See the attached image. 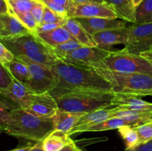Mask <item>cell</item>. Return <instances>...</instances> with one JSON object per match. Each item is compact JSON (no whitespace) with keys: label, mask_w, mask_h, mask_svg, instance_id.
Instances as JSON below:
<instances>
[{"label":"cell","mask_w":152,"mask_h":151,"mask_svg":"<svg viewBox=\"0 0 152 151\" xmlns=\"http://www.w3.org/2000/svg\"><path fill=\"white\" fill-rule=\"evenodd\" d=\"M68 19V16L59 14V13L51 10L46 6L45 7L42 23H61L65 25Z\"/></svg>","instance_id":"obj_32"},{"label":"cell","mask_w":152,"mask_h":151,"mask_svg":"<svg viewBox=\"0 0 152 151\" xmlns=\"http://www.w3.org/2000/svg\"><path fill=\"white\" fill-rule=\"evenodd\" d=\"M143 1H144V0H132V2H133L134 7L135 8H137V7L138 6H139L140 4L141 3H142Z\"/></svg>","instance_id":"obj_46"},{"label":"cell","mask_w":152,"mask_h":151,"mask_svg":"<svg viewBox=\"0 0 152 151\" xmlns=\"http://www.w3.org/2000/svg\"><path fill=\"white\" fill-rule=\"evenodd\" d=\"M0 41L15 56L21 55L29 57L31 54L37 52L54 54L51 47L43 42L36 34L32 33L13 39Z\"/></svg>","instance_id":"obj_7"},{"label":"cell","mask_w":152,"mask_h":151,"mask_svg":"<svg viewBox=\"0 0 152 151\" xmlns=\"http://www.w3.org/2000/svg\"><path fill=\"white\" fill-rule=\"evenodd\" d=\"M112 117H118L122 118L127 121L129 125L135 127L151 121L152 110L119 109L117 107H114Z\"/></svg>","instance_id":"obj_16"},{"label":"cell","mask_w":152,"mask_h":151,"mask_svg":"<svg viewBox=\"0 0 152 151\" xmlns=\"http://www.w3.org/2000/svg\"><path fill=\"white\" fill-rule=\"evenodd\" d=\"M8 13L15 16L32 33H36V30L38 26V24L31 12H23V13L8 12Z\"/></svg>","instance_id":"obj_29"},{"label":"cell","mask_w":152,"mask_h":151,"mask_svg":"<svg viewBox=\"0 0 152 151\" xmlns=\"http://www.w3.org/2000/svg\"><path fill=\"white\" fill-rule=\"evenodd\" d=\"M75 3H80V4H85V3H88V4H103V0H72Z\"/></svg>","instance_id":"obj_42"},{"label":"cell","mask_w":152,"mask_h":151,"mask_svg":"<svg viewBox=\"0 0 152 151\" xmlns=\"http://www.w3.org/2000/svg\"><path fill=\"white\" fill-rule=\"evenodd\" d=\"M59 151H83V150H81L80 148H79L78 147L76 144L75 142L74 141H71L70 143H68V144L65 145L62 149H61Z\"/></svg>","instance_id":"obj_40"},{"label":"cell","mask_w":152,"mask_h":151,"mask_svg":"<svg viewBox=\"0 0 152 151\" xmlns=\"http://www.w3.org/2000/svg\"><path fill=\"white\" fill-rule=\"evenodd\" d=\"M11 77L5 67L0 62V95L2 94L10 86Z\"/></svg>","instance_id":"obj_33"},{"label":"cell","mask_w":152,"mask_h":151,"mask_svg":"<svg viewBox=\"0 0 152 151\" xmlns=\"http://www.w3.org/2000/svg\"><path fill=\"white\" fill-rule=\"evenodd\" d=\"M126 125H129V123L126 121L118 118V117H112V118H108L105 121L91 126L74 127L68 134V136H71V135L78 133H84V132H99L105 131V130H116V129L118 130L120 127Z\"/></svg>","instance_id":"obj_21"},{"label":"cell","mask_w":152,"mask_h":151,"mask_svg":"<svg viewBox=\"0 0 152 151\" xmlns=\"http://www.w3.org/2000/svg\"><path fill=\"white\" fill-rule=\"evenodd\" d=\"M15 59V56L0 41V62L3 65L10 63Z\"/></svg>","instance_id":"obj_36"},{"label":"cell","mask_w":152,"mask_h":151,"mask_svg":"<svg viewBox=\"0 0 152 151\" xmlns=\"http://www.w3.org/2000/svg\"><path fill=\"white\" fill-rule=\"evenodd\" d=\"M125 151H152V140L143 144H139L131 148H126Z\"/></svg>","instance_id":"obj_39"},{"label":"cell","mask_w":152,"mask_h":151,"mask_svg":"<svg viewBox=\"0 0 152 151\" xmlns=\"http://www.w3.org/2000/svg\"><path fill=\"white\" fill-rule=\"evenodd\" d=\"M25 63L29 69L31 81L29 88L35 93L50 92L57 86L58 81L51 68L37 63L25 56H15Z\"/></svg>","instance_id":"obj_6"},{"label":"cell","mask_w":152,"mask_h":151,"mask_svg":"<svg viewBox=\"0 0 152 151\" xmlns=\"http://www.w3.org/2000/svg\"><path fill=\"white\" fill-rule=\"evenodd\" d=\"M31 1H41V0H31Z\"/></svg>","instance_id":"obj_47"},{"label":"cell","mask_w":152,"mask_h":151,"mask_svg":"<svg viewBox=\"0 0 152 151\" xmlns=\"http://www.w3.org/2000/svg\"><path fill=\"white\" fill-rule=\"evenodd\" d=\"M63 27L66 28L71 36L84 47H97L93 36L74 18H68Z\"/></svg>","instance_id":"obj_20"},{"label":"cell","mask_w":152,"mask_h":151,"mask_svg":"<svg viewBox=\"0 0 152 151\" xmlns=\"http://www.w3.org/2000/svg\"><path fill=\"white\" fill-rule=\"evenodd\" d=\"M45 5L42 3V1H39L36 4V5L31 10V13H32L33 16L35 20L37 21L38 25H41L43 22V17H44V11Z\"/></svg>","instance_id":"obj_35"},{"label":"cell","mask_w":152,"mask_h":151,"mask_svg":"<svg viewBox=\"0 0 152 151\" xmlns=\"http://www.w3.org/2000/svg\"><path fill=\"white\" fill-rule=\"evenodd\" d=\"M118 132L125 141L126 148H131L140 144L139 135L135 127L130 125L123 126L118 129Z\"/></svg>","instance_id":"obj_27"},{"label":"cell","mask_w":152,"mask_h":151,"mask_svg":"<svg viewBox=\"0 0 152 151\" xmlns=\"http://www.w3.org/2000/svg\"><path fill=\"white\" fill-rule=\"evenodd\" d=\"M102 62L107 68L117 72L152 76V66L146 59L140 55L122 50L111 51Z\"/></svg>","instance_id":"obj_5"},{"label":"cell","mask_w":152,"mask_h":151,"mask_svg":"<svg viewBox=\"0 0 152 151\" xmlns=\"http://www.w3.org/2000/svg\"><path fill=\"white\" fill-rule=\"evenodd\" d=\"M121 50L137 55L152 50V22L129 27L128 41Z\"/></svg>","instance_id":"obj_8"},{"label":"cell","mask_w":152,"mask_h":151,"mask_svg":"<svg viewBox=\"0 0 152 151\" xmlns=\"http://www.w3.org/2000/svg\"><path fill=\"white\" fill-rule=\"evenodd\" d=\"M140 56H141L142 57H143L144 59H146L148 62L150 63V65L152 66V50L148 52H144L140 54Z\"/></svg>","instance_id":"obj_43"},{"label":"cell","mask_w":152,"mask_h":151,"mask_svg":"<svg viewBox=\"0 0 152 151\" xmlns=\"http://www.w3.org/2000/svg\"><path fill=\"white\" fill-rule=\"evenodd\" d=\"M59 110L57 103L49 92L34 93L32 101L26 110L44 118H52Z\"/></svg>","instance_id":"obj_11"},{"label":"cell","mask_w":152,"mask_h":151,"mask_svg":"<svg viewBox=\"0 0 152 151\" xmlns=\"http://www.w3.org/2000/svg\"><path fill=\"white\" fill-rule=\"evenodd\" d=\"M87 113H74L58 110L56 115L52 118L54 130L69 133L76 125L78 120Z\"/></svg>","instance_id":"obj_19"},{"label":"cell","mask_w":152,"mask_h":151,"mask_svg":"<svg viewBox=\"0 0 152 151\" xmlns=\"http://www.w3.org/2000/svg\"><path fill=\"white\" fill-rule=\"evenodd\" d=\"M83 28L93 36L101 31L108 29L126 27L127 22L120 19H109L105 18H74Z\"/></svg>","instance_id":"obj_14"},{"label":"cell","mask_w":152,"mask_h":151,"mask_svg":"<svg viewBox=\"0 0 152 151\" xmlns=\"http://www.w3.org/2000/svg\"><path fill=\"white\" fill-rule=\"evenodd\" d=\"M111 105L119 109H130L141 110H152V103L142 100L138 96L132 95H124L114 93L111 100Z\"/></svg>","instance_id":"obj_17"},{"label":"cell","mask_w":152,"mask_h":151,"mask_svg":"<svg viewBox=\"0 0 152 151\" xmlns=\"http://www.w3.org/2000/svg\"><path fill=\"white\" fill-rule=\"evenodd\" d=\"M139 135L140 144L146 143L152 140V120L142 124L135 127Z\"/></svg>","instance_id":"obj_31"},{"label":"cell","mask_w":152,"mask_h":151,"mask_svg":"<svg viewBox=\"0 0 152 151\" xmlns=\"http://www.w3.org/2000/svg\"><path fill=\"white\" fill-rule=\"evenodd\" d=\"M72 141L68 133L53 130L42 141L45 151H59Z\"/></svg>","instance_id":"obj_23"},{"label":"cell","mask_w":152,"mask_h":151,"mask_svg":"<svg viewBox=\"0 0 152 151\" xmlns=\"http://www.w3.org/2000/svg\"><path fill=\"white\" fill-rule=\"evenodd\" d=\"M51 70L58 81L55 88L112 92V85L90 67L76 66L58 59Z\"/></svg>","instance_id":"obj_1"},{"label":"cell","mask_w":152,"mask_h":151,"mask_svg":"<svg viewBox=\"0 0 152 151\" xmlns=\"http://www.w3.org/2000/svg\"><path fill=\"white\" fill-rule=\"evenodd\" d=\"M88 67L112 85L114 93L138 97L152 96L151 75L117 72L107 68L102 61L91 64Z\"/></svg>","instance_id":"obj_4"},{"label":"cell","mask_w":152,"mask_h":151,"mask_svg":"<svg viewBox=\"0 0 152 151\" xmlns=\"http://www.w3.org/2000/svg\"><path fill=\"white\" fill-rule=\"evenodd\" d=\"M0 133H1V131H0Z\"/></svg>","instance_id":"obj_48"},{"label":"cell","mask_w":152,"mask_h":151,"mask_svg":"<svg viewBox=\"0 0 152 151\" xmlns=\"http://www.w3.org/2000/svg\"><path fill=\"white\" fill-rule=\"evenodd\" d=\"M30 151H45L42 147V141L37 142L34 145H33L32 148Z\"/></svg>","instance_id":"obj_44"},{"label":"cell","mask_w":152,"mask_h":151,"mask_svg":"<svg viewBox=\"0 0 152 151\" xmlns=\"http://www.w3.org/2000/svg\"><path fill=\"white\" fill-rule=\"evenodd\" d=\"M68 18H105L109 19H118L115 12L103 4H80L75 3L68 11Z\"/></svg>","instance_id":"obj_10"},{"label":"cell","mask_w":152,"mask_h":151,"mask_svg":"<svg viewBox=\"0 0 152 151\" xmlns=\"http://www.w3.org/2000/svg\"><path fill=\"white\" fill-rule=\"evenodd\" d=\"M32 145H27V146L22 147H18L15 148L13 150H10L8 151H30L31 149L32 148Z\"/></svg>","instance_id":"obj_45"},{"label":"cell","mask_w":152,"mask_h":151,"mask_svg":"<svg viewBox=\"0 0 152 151\" xmlns=\"http://www.w3.org/2000/svg\"><path fill=\"white\" fill-rule=\"evenodd\" d=\"M31 33L13 15L0 16V40L13 39Z\"/></svg>","instance_id":"obj_15"},{"label":"cell","mask_w":152,"mask_h":151,"mask_svg":"<svg viewBox=\"0 0 152 151\" xmlns=\"http://www.w3.org/2000/svg\"><path fill=\"white\" fill-rule=\"evenodd\" d=\"M8 13V6L5 0H0V16Z\"/></svg>","instance_id":"obj_41"},{"label":"cell","mask_w":152,"mask_h":151,"mask_svg":"<svg viewBox=\"0 0 152 151\" xmlns=\"http://www.w3.org/2000/svg\"><path fill=\"white\" fill-rule=\"evenodd\" d=\"M129 34V27H124L101 31L92 36L97 47L111 50L110 48L115 44H126Z\"/></svg>","instance_id":"obj_13"},{"label":"cell","mask_w":152,"mask_h":151,"mask_svg":"<svg viewBox=\"0 0 152 151\" xmlns=\"http://www.w3.org/2000/svg\"><path fill=\"white\" fill-rule=\"evenodd\" d=\"M13 108H10L7 104L0 100V131L3 127L8 123L10 118V111Z\"/></svg>","instance_id":"obj_34"},{"label":"cell","mask_w":152,"mask_h":151,"mask_svg":"<svg viewBox=\"0 0 152 151\" xmlns=\"http://www.w3.org/2000/svg\"><path fill=\"white\" fill-rule=\"evenodd\" d=\"M113 111H114V107L103 108V109L96 110L87 113L78 120L74 127H88V126H91L102 122L108 118H112Z\"/></svg>","instance_id":"obj_24"},{"label":"cell","mask_w":152,"mask_h":151,"mask_svg":"<svg viewBox=\"0 0 152 151\" xmlns=\"http://www.w3.org/2000/svg\"><path fill=\"white\" fill-rule=\"evenodd\" d=\"M112 50H105L99 47H84L74 50L62 56L60 59L67 64L80 67H88L91 64L103 61Z\"/></svg>","instance_id":"obj_9"},{"label":"cell","mask_w":152,"mask_h":151,"mask_svg":"<svg viewBox=\"0 0 152 151\" xmlns=\"http://www.w3.org/2000/svg\"><path fill=\"white\" fill-rule=\"evenodd\" d=\"M54 130L52 118H44L22 108H13L10 118L1 130L9 136L40 142Z\"/></svg>","instance_id":"obj_3"},{"label":"cell","mask_w":152,"mask_h":151,"mask_svg":"<svg viewBox=\"0 0 152 151\" xmlns=\"http://www.w3.org/2000/svg\"><path fill=\"white\" fill-rule=\"evenodd\" d=\"M11 77V83L8 88L0 96H3L12 103L16 105V108L26 110L32 101L34 92L26 85Z\"/></svg>","instance_id":"obj_12"},{"label":"cell","mask_w":152,"mask_h":151,"mask_svg":"<svg viewBox=\"0 0 152 151\" xmlns=\"http://www.w3.org/2000/svg\"><path fill=\"white\" fill-rule=\"evenodd\" d=\"M41 1H42V3L46 7L50 8L53 11L56 12V13H59L60 15H62V16H68V10L63 6L60 5V4H57V3L53 2V1H50V0H41Z\"/></svg>","instance_id":"obj_37"},{"label":"cell","mask_w":152,"mask_h":151,"mask_svg":"<svg viewBox=\"0 0 152 151\" xmlns=\"http://www.w3.org/2000/svg\"><path fill=\"white\" fill-rule=\"evenodd\" d=\"M104 3L111 7L117 15L118 19L134 24L136 22V8L132 0H103Z\"/></svg>","instance_id":"obj_18"},{"label":"cell","mask_w":152,"mask_h":151,"mask_svg":"<svg viewBox=\"0 0 152 151\" xmlns=\"http://www.w3.org/2000/svg\"><path fill=\"white\" fill-rule=\"evenodd\" d=\"M7 69V72L13 78H16L18 81L23 83L25 85L29 88L30 81H31V74L28 66L19 61V59H15L10 63L4 65Z\"/></svg>","instance_id":"obj_25"},{"label":"cell","mask_w":152,"mask_h":151,"mask_svg":"<svg viewBox=\"0 0 152 151\" xmlns=\"http://www.w3.org/2000/svg\"><path fill=\"white\" fill-rule=\"evenodd\" d=\"M36 35L51 48L69 40H76L63 26L56 28L53 30L37 33Z\"/></svg>","instance_id":"obj_22"},{"label":"cell","mask_w":152,"mask_h":151,"mask_svg":"<svg viewBox=\"0 0 152 151\" xmlns=\"http://www.w3.org/2000/svg\"><path fill=\"white\" fill-rule=\"evenodd\" d=\"M136 22L134 24L151 23L152 22V0H144L136 8Z\"/></svg>","instance_id":"obj_26"},{"label":"cell","mask_w":152,"mask_h":151,"mask_svg":"<svg viewBox=\"0 0 152 151\" xmlns=\"http://www.w3.org/2000/svg\"><path fill=\"white\" fill-rule=\"evenodd\" d=\"M64 26V24L61 23H42L41 25H38L36 30V33H39L48 32V31L53 30L56 28L59 27Z\"/></svg>","instance_id":"obj_38"},{"label":"cell","mask_w":152,"mask_h":151,"mask_svg":"<svg viewBox=\"0 0 152 151\" xmlns=\"http://www.w3.org/2000/svg\"><path fill=\"white\" fill-rule=\"evenodd\" d=\"M8 6V12L23 13L31 12L39 1L31 0H5Z\"/></svg>","instance_id":"obj_28"},{"label":"cell","mask_w":152,"mask_h":151,"mask_svg":"<svg viewBox=\"0 0 152 151\" xmlns=\"http://www.w3.org/2000/svg\"><path fill=\"white\" fill-rule=\"evenodd\" d=\"M82 44L79 43L77 40H69L68 41L59 44L56 47H53V53L56 55L58 59H61L62 56L71 53L74 50L82 47Z\"/></svg>","instance_id":"obj_30"},{"label":"cell","mask_w":152,"mask_h":151,"mask_svg":"<svg viewBox=\"0 0 152 151\" xmlns=\"http://www.w3.org/2000/svg\"><path fill=\"white\" fill-rule=\"evenodd\" d=\"M49 93L53 96L59 110L74 113H89L111 107L112 92L82 89L54 88Z\"/></svg>","instance_id":"obj_2"}]
</instances>
